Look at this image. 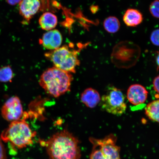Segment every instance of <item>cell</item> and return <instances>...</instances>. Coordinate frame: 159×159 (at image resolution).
Returning a JSON list of instances; mask_svg holds the SVG:
<instances>
[{
  "instance_id": "1",
  "label": "cell",
  "mask_w": 159,
  "mask_h": 159,
  "mask_svg": "<svg viewBox=\"0 0 159 159\" xmlns=\"http://www.w3.org/2000/svg\"><path fill=\"white\" fill-rule=\"evenodd\" d=\"M51 159H80L79 141L67 130L56 133L47 141H40Z\"/></svg>"
},
{
  "instance_id": "2",
  "label": "cell",
  "mask_w": 159,
  "mask_h": 159,
  "mask_svg": "<svg viewBox=\"0 0 159 159\" xmlns=\"http://www.w3.org/2000/svg\"><path fill=\"white\" fill-rule=\"evenodd\" d=\"M73 79L70 73L54 67L43 73L39 84L48 94L57 98L70 91Z\"/></svg>"
},
{
  "instance_id": "3",
  "label": "cell",
  "mask_w": 159,
  "mask_h": 159,
  "mask_svg": "<svg viewBox=\"0 0 159 159\" xmlns=\"http://www.w3.org/2000/svg\"><path fill=\"white\" fill-rule=\"evenodd\" d=\"M35 135L36 133L32 130L25 119H22L12 122L2 133L1 138L4 142L22 148L32 144Z\"/></svg>"
},
{
  "instance_id": "4",
  "label": "cell",
  "mask_w": 159,
  "mask_h": 159,
  "mask_svg": "<svg viewBox=\"0 0 159 159\" xmlns=\"http://www.w3.org/2000/svg\"><path fill=\"white\" fill-rule=\"evenodd\" d=\"M82 47L78 49H71L65 45L46 53L45 57L54 65L55 67L69 73H75V68L80 64L78 55Z\"/></svg>"
},
{
  "instance_id": "5",
  "label": "cell",
  "mask_w": 159,
  "mask_h": 159,
  "mask_svg": "<svg viewBox=\"0 0 159 159\" xmlns=\"http://www.w3.org/2000/svg\"><path fill=\"white\" fill-rule=\"evenodd\" d=\"M140 54V49L138 45L131 41H122L115 46L111 59L116 66L128 68L135 64Z\"/></svg>"
},
{
  "instance_id": "6",
  "label": "cell",
  "mask_w": 159,
  "mask_h": 159,
  "mask_svg": "<svg viewBox=\"0 0 159 159\" xmlns=\"http://www.w3.org/2000/svg\"><path fill=\"white\" fill-rule=\"evenodd\" d=\"M101 108L107 112L120 116L125 112L127 105L122 91L116 87L109 86L100 102Z\"/></svg>"
},
{
  "instance_id": "7",
  "label": "cell",
  "mask_w": 159,
  "mask_h": 159,
  "mask_svg": "<svg viewBox=\"0 0 159 159\" xmlns=\"http://www.w3.org/2000/svg\"><path fill=\"white\" fill-rule=\"evenodd\" d=\"M117 140L116 136L113 134L102 139H89L93 146L98 147L100 149L106 159H121L120 148L116 144Z\"/></svg>"
},
{
  "instance_id": "8",
  "label": "cell",
  "mask_w": 159,
  "mask_h": 159,
  "mask_svg": "<svg viewBox=\"0 0 159 159\" xmlns=\"http://www.w3.org/2000/svg\"><path fill=\"white\" fill-rule=\"evenodd\" d=\"M1 112L4 118L11 122L20 120L24 114L20 100L17 97L8 99L2 108Z\"/></svg>"
},
{
  "instance_id": "9",
  "label": "cell",
  "mask_w": 159,
  "mask_h": 159,
  "mask_svg": "<svg viewBox=\"0 0 159 159\" xmlns=\"http://www.w3.org/2000/svg\"><path fill=\"white\" fill-rule=\"evenodd\" d=\"M148 92L142 85L134 84L129 87L127 93V98L131 104L139 105L146 102Z\"/></svg>"
},
{
  "instance_id": "10",
  "label": "cell",
  "mask_w": 159,
  "mask_h": 159,
  "mask_svg": "<svg viewBox=\"0 0 159 159\" xmlns=\"http://www.w3.org/2000/svg\"><path fill=\"white\" fill-rule=\"evenodd\" d=\"M62 42V35L58 30L55 29L45 33L39 41L40 43L45 48L52 51L60 47Z\"/></svg>"
},
{
  "instance_id": "11",
  "label": "cell",
  "mask_w": 159,
  "mask_h": 159,
  "mask_svg": "<svg viewBox=\"0 0 159 159\" xmlns=\"http://www.w3.org/2000/svg\"><path fill=\"white\" fill-rule=\"evenodd\" d=\"M19 4L20 15L26 21L30 20L41 7L39 0H22Z\"/></svg>"
},
{
  "instance_id": "12",
  "label": "cell",
  "mask_w": 159,
  "mask_h": 159,
  "mask_svg": "<svg viewBox=\"0 0 159 159\" xmlns=\"http://www.w3.org/2000/svg\"><path fill=\"white\" fill-rule=\"evenodd\" d=\"M101 98L98 91L93 88H88L83 91L81 96V100L89 108L96 107L100 102Z\"/></svg>"
},
{
  "instance_id": "13",
  "label": "cell",
  "mask_w": 159,
  "mask_h": 159,
  "mask_svg": "<svg viewBox=\"0 0 159 159\" xmlns=\"http://www.w3.org/2000/svg\"><path fill=\"white\" fill-rule=\"evenodd\" d=\"M143 19L142 13L138 10L129 9L125 12L123 21L127 26L134 27L140 25Z\"/></svg>"
},
{
  "instance_id": "14",
  "label": "cell",
  "mask_w": 159,
  "mask_h": 159,
  "mask_svg": "<svg viewBox=\"0 0 159 159\" xmlns=\"http://www.w3.org/2000/svg\"><path fill=\"white\" fill-rule=\"evenodd\" d=\"M39 23L41 28L49 31L53 30L57 24V16L49 12L43 13L40 17Z\"/></svg>"
},
{
  "instance_id": "15",
  "label": "cell",
  "mask_w": 159,
  "mask_h": 159,
  "mask_svg": "<svg viewBox=\"0 0 159 159\" xmlns=\"http://www.w3.org/2000/svg\"><path fill=\"white\" fill-rule=\"evenodd\" d=\"M145 113L150 120L159 124V99L149 103L145 108Z\"/></svg>"
},
{
  "instance_id": "16",
  "label": "cell",
  "mask_w": 159,
  "mask_h": 159,
  "mask_svg": "<svg viewBox=\"0 0 159 159\" xmlns=\"http://www.w3.org/2000/svg\"><path fill=\"white\" fill-rule=\"evenodd\" d=\"M120 25L119 20L115 16H109L107 18L103 23V26L105 30L110 33L117 32L120 29Z\"/></svg>"
},
{
  "instance_id": "17",
  "label": "cell",
  "mask_w": 159,
  "mask_h": 159,
  "mask_svg": "<svg viewBox=\"0 0 159 159\" xmlns=\"http://www.w3.org/2000/svg\"><path fill=\"white\" fill-rule=\"evenodd\" d=\"M13 77V72L9 66L0 68V81L8 82L11 81Z\"/></svg>"
},
{
  "instance_id": "18",
  "label": "cell",
  "mask_w": 159,
  "mask_h": 159,
  "mask_svg": "<svg viewBox=\"0 0 159 159\" xmlns=\"http://www.w3.org/2000/svg\"><path fill=\"white\" fill-rule=\"evenodd\" d=\"M150 12L153 16L159 19V0L152 2L149 7Z\"/></svg>"
},
{
  "instance_id": "19",
  "label": "cell",
  "mask_w": 159,
  "mask_h": 159,
  "mask_svg": "<svg viewBox=\"0 0 159 159\" xmlns=\"http://www.w3.org/2000/svg\"><path fill=\"white\" fill-rule=\"evenodd\" d=\"M89 159H106L98 147L93 146Z\"/></svg>"
},
{
  "instance_id": "20",
  "label": "cell",
  "mask_w": 159,
  "mask_h": 159,
  "mask_svg": "<svg viewBox=\"0 0 159 159\" xmlns=\"http://www.w3.org/2000/svg\"><path fill=\"white\" fill-rule=\"evenodd\" d=\"M150 40L153 44L159 46V29L155 30L151 34Z\"/></svg>"
},
{
  "instance_id": "21",
  "label": "cell",
  "mask_w": 159,
  "mask_h": 159,
  "mask_svg": "<svg viewBox=\"0 0 159 159\" xmlns=\"http://www.w3.org/2000/svg\"><path fill=\"white\" fill-rule=\"evenodd\" d=\"M0 159H6L5 149L0 137Z\"/></svg>"
},
{
  "instance_id": "22",
  "label": "cell",
  "mask_w": 159,
  "mask_h": 159,
  "mask_svg": "<svg viewBox=\"0 0 159 159\" xmlns=\"http://www.w3.org/2000/svg\"><path fill=\"white\" fill-rule=\"evenodd\" d=\"M154 90L159 95V75L155 77L153 81Z\"/></svg>"
},
{
  "instance_id": "23",
  "label": "cell",
  "mask_w": 159,
  "mask_h": 159,
  "mask_svg": "<svg viewBox=\"0 0 159 159\" xmlns=\"http://www.w3.org/2000/svg\"><path fill=\"white\" fill-rule=\"evenodd\" d=\"M22 0H6V2L10 5L14 6L19 4Z\"/></svg>"
},
{
  "instance_id": "24",
  "label": "cell",
  "mask_w": 159,
  "mask_h": 159,
  "mask_svg": "<svg viewBox=\"0 0 159 159\" xmlns=\"http://www.w3.org/2000/svg\"><path fill=\"white\" fill-rule=\"evenodd\" d=\"M156 62L157 65L159 68V52L157 53L156 57Z\"/></svg>"
}]
</instances>
